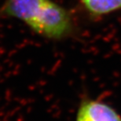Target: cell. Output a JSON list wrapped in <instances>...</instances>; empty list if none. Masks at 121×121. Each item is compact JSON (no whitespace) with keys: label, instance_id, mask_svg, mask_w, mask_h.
I'll use <instances>...</instances> for the list:
<instances>
[{"label":"cell","instance_id":"obj_4","mask_svg":"<svg viewBox=\"0 0 121 121\" xmlns=\"http://www.w3.org/2000/svg\"><path fill=\"white\" fill-rule=\"evenodd\" d=\"M94 17H101L121 9V0H79Z\"/></svg>","mask_w":121,"mask_h":121},{"label":"cell","instance_id":"obj_2","mask_svg":"<svg viewBox=\"0 0 121 121\" xmlns=\"http://www.w3.org/2000/svg\"><path fill=\"white\" fill-rule=\"evenodd\" d=\"M46 0H5L0 6L1 19H17L28 25L32 21Z\"/></svg>","mask_w":121,"mask_h":121},{"label":"cell","instance_id":"obj_3","mask_svg":"<svg viewBox=\"0 0 121 121\" xmlns=\"http://www.w3.org/2000/svg\"><path fill=\"white\" fill-rule=\"evenodd\" d=\"M76 121H121V117L108 104L85 98L79 106Z\"/></svg>","mask_w":121,"mask_h":121},{"label":"cell","instance_id":"obj_1","mask_svg":"<svg viewBox=\"0 0 121 121\" xmlns=\"http://www.w3.org/2000/svg\"><path fill=\"white\" fill-rule=\"evenodd\" d=\"M28 27L39 35L60 40L71 35L73 21L65 8L52 0H46L39 13Z\"/></svg>","mask_w":121,"mask_h":121}]
</instances>
